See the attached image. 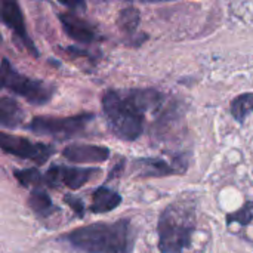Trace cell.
<instances>
[{"label": "cell", "mask_w": 253, "mask_h": 253, "mask_svg": "<svg viewBox=\"0 0 253 253\" xmlns=\"http://www.w3.org/2000/svg\"><path fill=\"white\" fill-rule=\"evenodd\" d=\"M58 1L65 7H68L70 10H76V12H84L87 7L86 0H58Z\"/></svg>", "instance_id": "obj_19"}, {"label": "cell", "mask_w": 253, "mask_h": 253, "mask_svg": "<svg viewBox=\"0 0 253 253\" xmlns=\"http://www.w3.org/2000/svg\"><path fill=\"white\" fill-rule=\"evenodd\" d=\"M64 240L84 253H130L135 245V231L129 219H120L76 228L64 236Z\"/></svg>", "instance_id": "obj_2"}, {"label": "cell", "mask_w": 253, "mask_h": 253, "mask_svg": "<svg viewBox=\"0 0 253 253\" xmlns=\"http://www.w3.org/2000/svg\"><path fill=\"white\" fill-rule=\"evenodd\" d=\"M120 203H122V196L117 191H114L108 187H99L92 196L90 212L107 213V212L114 211Z\"/></svg>", "instance_id": "obj_13"}, {"label": "cell", "mask_w": 253, "mask_h": 253, "mask_svg": "<svg viewBox=\"0 0 253 253\" xmlns=\"http://www.w3.org/2000/svg\"><path fill=\"white\" fill-rule=\"evenodd\" d=\"M163 95L154 89L107 90L102 111L110 130L123 141H136L144 132V116L159 108Z\"/></svg>", "instance_id": "obj_1"}, {"label": "cell", "mask_w": 253, "mask_h": 253, "mask_svg": "<svg viewBox=\"0 0 253 253\" xmlns=\"http://www.w3.org/2000/svg\"><path fill=\"white\" fill-rule=\"evenodd\" d=\"M0 21L16 36L31 56H39V50L25 28V19L18 0H0Z\"/></svg>", "instance_id": "obj_8"}, {"label": "cell", "mask_w": 253, "mask_h": 253, "mask_svg": "<svg viewBox=\"0 0 253 253\" xmlns=\"http://www.w3.org/2000/svg\"><path fill=\"white\" fill-rule=\"evenodd\" d=\"M95 119L92 113H82L70 117L37 116L31 119L27 129L36 135L52 136L56 139H68L82 135L89 123Z\"/></svg>", "instance_id": "obj_5"}, {"label": "cell", "mask_w": 253, "mask_h": 253, "mask_svg": "<svg viewBox=\"0 0 253 253\" xmlns=\"http://www.w3.org/2000/svg\"><path fill=\"white\" fill-rule=\"evenodd\" d=\"M0 90L12 92L24 98L28 104L40 107L53 98L55 86L43 80L21 74L9 62L7 58H3L0 62Z\"/></svg>", "instance_id": "obj_4"}, {"label": "cell", "mask_w": 253, "mask_h": 253, "mask_svg": "<svg viewBox=\"0 0 253 253\" xmlns=\"http://www.w3.org/2000/svg\"><path fill=\"white\" fill-rule=\"evenodd\" d=\"M25 120V111L21 104L10 96L0 95V127L16 129L22 126Z\"/></svg>", "instance_id": "obj_11"}, {"label": "cell", "mask_w": 253, "mask_h": 253, "mask_svg": "<svg viewBox=\"0 0 253 253\" xmlns=\"http://www.w3.org/2000/svg\"><path fill=\"white\" fill-rule=\"evenodd\" d=\"M145 1H160V0H145Z\"/></svg>", "instance_id": "obj_21"}, {"label": "cell", "mask_w": 253, "mask_h": 253, "mask_svg": "<svg viewBox=\"0 0 253 253\" xmlns=\"http://www.w3.org/2000/svg\"><path fill=\"white\" fill-rule=\"evenodd\" d=\"M253 221V202H246L239 211L227 215V224H240L242 227L249 225Z\"/></svg>", "instance_id": "obj_18"}, {"label": "cell", "mask_w": 253, "mask_h": 253, "mask_svg": "<svg viewBox=\"0 0 253 253\" xmlns=\"http://www.w3.org/2000/svg\"><path fill=\"white\" fill-rule=\"evenodd\" d=\"M196 225V208L191 202L178 200L169 205L162 212L157 224L160 252H185L191 246Z\"/></svg>", "instance_id": "obj_3"}, {"label": "cell", "mask_w": 253, "mask_h": 253, "mask_svg": "<svg viewBox=\"0 0 253 253\" xmlns=\"http://www.w3.org/2000/svg\"><path fill=\"white\" fill-rule=\"evenodd\" d=\"M65 203H68L73 208V211L76 212V215H79V216H83L84 215V206H83V202L82 200H79L76 197L67 196L65 197Z\"/></svg>", "instance_id": "obj_20"}, {"label": "cell", "mask_w": 253, "mask_h": 253, "mask_svg": "<svg viewBox=\"0 0 253 253\" xmlns=\"http://www.w3.org/2000/svg\"><path fill=\"white\" fill-rule=\"evenodd\" d=\"M28 205L33 209V212L40 216H47L53 211V203H52L50 197L43 190L33 191L28 199Z\"/></svg>", "instance_id": "obj_16"}, {"label": "cell", "mask_w": 253, "mask_h": 253, "mask_svg": "<svg viewBox=\"0 0 253 253\" xmlns=\"http://www.w3.org/2000/svg\"><path fill=\"white\" fill-rule=\"evenodd\" d=\"M139 10L135 9V7H126L123 10H120L119 13V18H117V25L119 28L127 34V36H133L138 30V25H139Z\"/></svg>", "instance_id": "obj_15"}, {"label": "cell", "mask_w": 253, "mask_h": 253, "mask_svg": "<svg viewBox=\"0 0 253 253\" xmlns=\"http://www.w3.org/2000/svg\"><path fill=\"white\" fill-rule=\"evenodd\" d=\"M58 19H59L65 34L79 43L90 44V43H95L101 39L98 31L89 22H86L84 19H82L80 16H77L71 12L59 13Z\"/></svg>", "instance_id": "obj_9"}, {"label": "cell", "mask_w": 253, "mask_h": 253, "mask_svg": "<svg viewBox=\"0 0 253 253\" xmlns=\"http://www.w3.org/2000/svg\"><path fill=\"white\" fill-rule=\"evenodd\" d=\"M253 113V93H242L231 101V114L239 122L243 123L246 117Z\"/></svg>", "instance_id": "obj_14"}, {"label": "cell", "mask_w": 253, "mask_h": 253, "mask_svg": "<svg viewBox=\"0 0 253 253\" xmlns=\"http://www.w3.org/2000/svg\"><path fill=\"white\" fill-rule=\"evenodd\" d=\"M135 168L138 169V175L142 178L153 176H168L173 173H182L173 165H169L163 159H138L135 162Z\"/></svg>", "instance_id": "obj_12"}, {"label": "cell", "mask_w": 253, "mask_h": 253, "mask_svg": "<svg viewBox=\"0 0 253 253\" xmlns=\"http://www.w3.org/2000/svg\"><path fill=\"white\" fill-rule=\"evenodd\" d=\"M99 169L95 168H74L55 165L44 173V182L47 187L64 185L70 190H79L86 185L90 179L99 175Z\"/></svg>", "instance_id": "obj_7"}, {"label": "cell", "mask_w": 253, "mask_h": 253, "mask_svg": "<svg viewBox=\"0 0 253 253\" xmlns=\"http://www.w3.org/2000/svg\"><path fill=\"white\" fill-rule=\"evenodd\" d=\"M0 150L13 157L34 162L39 166L44 165L49 160V157L55 153L52 145L43 142H33L28 138L4 132H0Z\"/></svg>", "instance_id": "obj_6"}, {"label": "cell", "mask_w": 253, "mask_h": 253, "mask_svg": "<svg viewBox=\"0 0 253 253\" xmlns=\"http://www.w3.org/2000/svg\"><path fill=\"white\" fill-rule=\"evenodd\" d=\"M62 156L73 163H102L108 160L110 150L92 144H71L62 150Z\"/></svg>", "instance_id": "obj_10"}, {"label": "cell", "mask_w": 253, "mask_h": 253, "mask_svg": "<svg viewBox=\"0 0 253 253\" xmlns=\"http://www.w3.org/2000/svg\"><path fill=\"white\" fill-rule=\"evenodd\" d=\"M43 1H50V0H43Z\"/></svg>", "instance_id": "obj_22"}, {"label": "cell", "mask_w": 253, "mask_h": 253, "mask_svg": "<svg viewBox=\"0 0 253 253\" xmlns=\"http://www.w3.org/2000/svg\"><path fill=\"white\" fill-rule=\"evenodd\" d=\"M15 178L24 187H46L44 175L40 173L37 169H24L15 170Z\"/></svg>", "instance_id": "obj_17"}]
</instances>
